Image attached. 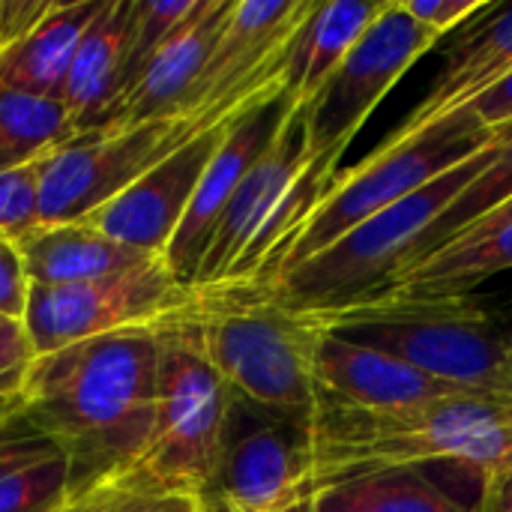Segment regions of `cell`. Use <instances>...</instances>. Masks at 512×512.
<instances>
[{"mask_svg": "<svg viewBox=\"0 0 512 512\" xmlns=\"http://www.w3.org/2000/svg\"><path fill=\"white\" fill-rule=\"evenodd\" d=\"M156 381V327H129L36 357L12 402L69 459L81 498L105 480L141 471L156 429Z\"/></svg>", "mask_w": 512, "mask_h": 512, "instance_id": "6da1fadb", "label": "cell"}, {"mask_svg": "<svg viewBox=\"0 0 512 512\" xmlns=\"http://www.w3.org/2000/svg\"><path fill=\"white\" fill-rule=\"evenodd\" d=\"M303 444L306 498L351 477L429 465L483 477L512 462V402L456 396L390 411L321 405L303 426Z\"/></svg>", "mask_w": 512, "mask_h": 512, "instance_id": "7a4b0ae2", "label": "cell"}, {"mask_svg": "<svg viewBox=\"0 0 512 512\" xmlns=\"http://www.w3.org/2000/svg\"><path fill=\"white\" fill-rule=\"evenodd\" d=\"M342 162L318 159L303 138V114L288 105L273 141L225 207L201 258L195 291L264 288L288 246L339 177Z\"/></svg>", "mask_w": 512, "mask_h": 512, "instance_id": "3957f363", "label": "cell"}, {"mask_svg": "<svg viewBox=\"0 0 512 512\" xmlns=\"http://www.w3.org/2000/svg\"><path fill=\"white\" fill-rule=\"evenodd\" d=\"M306 315L321 330L387 351L459 393L512 402V348L492 321L486 297L399 300L378 294Z\"/></svg>", "mask_w": 512, "mask_h": 512, "instance_id": "277c9868", "label": "cell"}, {"mask_svg": "<svg viewBox=\"0 0 512 512\" xmlns=\"http://www.w3.org/2000/svg\"><path fill=\"white\" fill-rule=\"evenodd\" d=\"M189 318L234 399L264 417L306 426L318 408L315 345L321 327L252 291H198Z\"/></svg>", "mask_w": 512, "mask_h": 512, "instance_id": "5b68a950", "label": "cell"}, {"mask_svg": "<svg viewBox=\"0 0 512 512\" xmlns=\"http://www.w3.org/2000/svg\"><path fill=\"white\" fill-rule=\"evenodd\" d=\"M507 132L510 129H504L477 156L435 177L429 186L396 201L378 216L360 222L336 243L306 258L303 264L282 270L252 294L297 312H327L378 294L393 276H399L414 261L426 231L450 210V204L462 195V189L489 165V159L504 144Z\"/></svg>", "mask_w": 512, "mask_h": 512, "instance_id": "8992f818", "label": "cell"}, {"mask_svg": "<svg viewBox=\"0 0 512 512\" xmlns=\"http://www.w3.org/2000/svg\"><path fill=\"white\" fill-rule=\"evenodd\" d=\"M156 429L141 471L159 486L204 498L228 438L234 393L210 363L189 309L156 324Z\"/></svg>", "mask_w": 512, "mask_h": 512, "instance_id": "52a82bcc", "label": "cell"}, {"mask_svg": "<svg viewBox=\"0 0 512 512\" xmlns=\"http://www.w3.org/2000/svg\"><path fill=\"white\" fill-rule=\"evenodd\" d=\"M501 132L504 129L468 132V129H450L447 123H432L429 129L417 132L405 144H396V147L378 144V150L366 156L360 165L339 171L333 186L324 192L321 204L312 210V216L306 219V225L288 246L273 276H279L288 267L303 264L306 258L318 255L321 249L336 243L342 234H348L360 222L378 216L396 201L429 186L435 177L477 156Z\"/></svg>", "mask_w": 512, "mask_h": 512, "instance_id": "ba28073f", "label": "cell"}, {"mask_svg": "<svg viewBox=\"0 0 512 512\" xmlns=\"http://www.w3.org/2000/svg\"><path fill=\"white\" fill-rule=\"evenodd\" d=\"M444 36L414 21L402 0H387L372 27L324 81L318 96L300 108L303 138L312 156L342 162L354 135L405 78V72L435 51Z\"/></svg>", "mask_w": 512, "mask_h": 512, "instance_id": "9c48e42d", "label": "cell"}, {"mask_svg": "<svg viewBox=\"0 0 512 512\" xmlns=\"http://www.w3.org/2000/svg\"><path fill=\"white\" fill-rule=\"evenodd\" d=\"M195 300L198 291L180 285L165 258H156L78 285H30L24 327L36 357H45L93 336L156 327L192 309Z\"/></svg>", "mask_w": 512, "mask_h": 512, "instance_id": "30bf717a", "label": "cell"}, {"mask_svg": "<svg viewBox=\"0 0 512 512\" xmlns=\"http://www.w3.org/2000/svg\"><path fill=\"white\" fill-rule=\"evenodd\" d=\"M195 135L186 120H153L69 138L39 162V225L90 219Z\"/></svg>", "mask_w": 512, "mask_h": 512, "instance_id": "8fae6325", "label": "cell"}, {"mask_svg": "<svg viewBox=\"0 0 512 512\" xmlns=\"http://www.w3.org/2000/svg\"><path fill=\"white\" fill-rule=\"evenodd\" d=\"M252 417L243 426L231 414L216 477L201 498L204 512H294L306 501L303 426L258 411Z\"/></svg>", "mask_w": 512, "mask_h": 512, "instance_id": "7c38bea8", "label": "cell"}, {"mask_svg": "<svg viewBox=\"0 0 512 512\" xmlns=\"http://www.w3.org/2000/svg\"><path fill=\"white\" fill-rule=\"evenodd\" d=\"M225 129L228 123L195 135L84 222L123 246L165 258Z\"/></svg>", "mask_w": 512, "mask_h": 512, "instance_id": "4fadbf2b", "label": "cell"}, {"mask_svg": "<svg viewBox=\"0 0 512 512\" xmlns=\"http://www.w3.org/2000/svg\"><path fill=\"white\" fill-rule=\"evenodd\" d=\"M285 111H288V102L282 96V99L261 102L228 123L222 144L216 147V153L192 195V204L165 252V264L171 267V273L180 285L195 288L201 258L213 240V231H216L225 207L231 204V198H234L237 186L243 183V177L249 174V168L261 159V153L273 141Z\"/></svg>", "mask_w": 512, "mask_h": 512, "instance_id": "5bb4252c", "label": "cell"}, {"mask_svg": "<svg viewBox=\"0 0 512 512\" xmlns=\"http://www.w3.org/2000/svg\"><path fill=\"white\" fill-rule=\"evenodd\" d=\"M315 387L321 405L354 411L414 408L426 402L468 396L447 384H438L435 378L423 375L420 369L387 351L327 330L315 345Z\"/></svg>", "mask_w": 512, "mask_h": 512, "instance_id": "9a60e30c", "label": "cell"}, {"mask_svg": "<svg viewBox=\"0 0 512 512\" xmlns=\"http://www.w3.org/2000/svg\"><path fill=\"white\" fill-rule=\"evenodd\" d=\"M512 75V3H492L444 45V66L423 102L384 138V147L411 141L435 120L474 102Z\"/></svg>", "mask_w": 512, "mask_h": 512, "instance_id": "2e32d148", "label": "cell"}, {"mask_svg": "<svg viewBox=\"0 0 512 512\" xmlns=\"http://www.w3.org/2000/svg\"><path fill=\"white\" fill-rule=\"evenodd\" d=\"M231 3L234 0H204V6L153 54L105 132L183 117L186 99L219 39Z\"/></svg>", "mask_w": 512, "mask_h": 512, "instance_id": "e0dca14e", "label": "cell"}, {"mask_svg": "<svg viewBox=\"0 0 512 512\" xmlns=\"http://www.w3.org/2000/svg\"><path fill=\"white\" fill-rule=\"evenodd\" d=\"M138 0H105L69 66L60 102L75 132H105L120 102V78Z\"/></svg>", "mask_w": 512, "mask_h": 512, "instance_id": "ac0fdd59", "label": "cell"}, {"mask_svg": "<svg viewBox=\"0 0 512 512\" xmlns=\"http://www.w3.org/2000/svg\"><path fill=\"white\" fill-rule=\"evenodd\" d=\"M15 243L30 285H78L156 261V255L123 246L87 222L36 225L15 237Z\"/></svg>", "mask_w": 512, "mask_h": 512, "instance_id": "d6986e66", "label": "cell"}, {"mask_svg": "<svg viewBox=\"0 0 512 512\" xmlns=\"http://www.w3.org/2000/svg\"><path fill=\"white\" fill-rule=\"evenodd\" d=\"M387 0L378 3H354L333 0L315 3L306 21L297 27L288 54H285V102L294 108H306L324 81L336 72V66L348 57V51L360 42V36L381 15Z\"/></svg>", "mask_w": 512, "mask_h": 512, "instance_id": "ffe728a7", "label": "cell"}, {"mask_svg": "<svg viewBox=\"0 0 512 512\" xmlns=\"http://www.w3.org/2000/svg\"><path fill=\"white\" fill-rule=\"evenodd\" d=\"M501 273H512V225L483 237H456L438 246L435 252L393 276L378 294L399 300L471 297L474 288Z\"/></svg>", "mask_w": 512, "mask_h": 512, "instance_id": "44dd1931", "label": "cell"}, {"mask_svg": "<svg viewBox=\"0 0 512 512\" xmlns=\"http://www.w3.org/2000/svg\"><path fill=\"white\" fill-rule=\"evenodd\" d=\"M102 3L105 0L54 3L24 39L0 51V84L30 96L60 99L78 45Z\"/></svg>", "mask_w": 512, "mask_h": 512, "instance_id": "7402d4cb", "label": "cell"}, {"mask_svg": "<svg viewBox=\"0 0 512 512\" xmlns=\"http://www.w3.org/2000/svg\"><path fill=\"white\" fill-rule=\"evenodd\" d=\"M294 512H474L423 468L381 471L330 483Z\"/></svg>", "mask_w": 512, "mask_h": 512, "instance_id": "603a6c76", "label": "cell"}, {"mask_svg": "<svg viewBox=\"0 0 512 512\" xmlns=\"http://www.w3.org/2000/svg\"><path fill=\"white\" fill-rule=\"evenodd\" d=\"M75 135V123L60 99L0 84V174L42 162Z\"/></svg>", "mask_w": 512, "mask_h": 512, "instance_id": "cb8c5ba5", "label": "cell"}, {"mask_svg": "<svg viewBox=\"0 0 512 512\" xmlns=\"http://www.w3.org/2000/svg\"><path fill=\"white\" fill-rule=\"evenodd\" d=\"M75 501L69 459L60 450L0 468V512H66Z\"/></svg>", "mask_w": 512, "mask_h": 512, "instance_id": "d4e9b609", "label": "cell"}, {"mask_svg": "<svg viewBox=\"0 0 512 512\" xmlns=\"http://www.w3.org/2000/svg\"><path fill=\"white\" fill-rule=\"evenodd\" d=\"M507 138L498 147V153L489 159V165L462 189V195L450 204V210L426 231V237L417 246L414 261L426 258L429 252H435L438 246L450 243L456 234H462L474 219H480L483 213H489L492 207H498L501 201H507L512 195V126H507ZM411 261V264H414ZM408 264V267H411Z\"/></svg>", "mask_w": 512, "mask_h": 512, "instance_id": "484cf974", "label": "cell"}, {"mask_svg": "<svg viewBox=\"0 0 512 512\" xmlns=\"http://www.w3.org/2000/svg\"><path fill=\"white\" fill-rule=\"evenodd\" d=\"M204 6V0H138L135 3V18L129 30V45H126V60H123V78H120V102L129 96L153 54ZM117 114V111H114ZM114 120V117H111Z\"/></svg>", "mask_w": 512, "mask_h": 512, "instance_id": "4316f807", "label": "cell"}, {"mask_svg": "<svg viewBox=\"0 0 512 512\" xmlns=\"http://www.w3.org/2000/svg\"><path fill=\"white\" fill-rule=\"evenodd\" d=\"M66 512H204V501L165 489L144 471H129L105 480Z\"/></svg>", "mask_w": 512, "mask_h": 512, "instance_id": "83f0119b", "label": "cell"}, {"mask_svg": "<svg viewBox=\"0 0 512 512\" xmlns=\"http://www.w3.org/2000/svg\"><path fill=\"white\" fill-rule=\"evenodd\" d=\"M39 225V162L0 174V237H21Z\"/></svg>", "mask_w": 512, "mask_h": 512, "instance_id": "f1b7e54d", "label": "cell"}, {"mask_svg": "<svg viewBox=\"0 0 512 512\" xmlns=\"http://www.w3.org/2000/svg\"><path fill=\"white\" fill-rule=\"evenodd\" d=\"M435 123H447L450 129H468V132L512 126V75L504 78L498 87L486 90L483 96H477L474 102L456 108L453 114H447V117H441Z\"/></svg>", "mask_w": 512, "mask_h": 512, "instance_id": "f546056e", "label": "cell"}, {"mask_svg": "<svg viewBox=\"0 0 512 512\" xmlns=\"http://www.w3.org/2000/svg\"><path fill=\"white\" fill-rule=\"evenodd\" d=\"M36 360L24 321L0 315V402L15 399Z\"/></svg>", "mask_w": 512, "mask_h": 512, "instance_id": "4dcf8cb0", "label": "cell"}, {"mask_svg": "<svg viewBox=\"0 0 512 512\" xmlns=\"http://www.w3.org/2000/svg\"><path fill=\"white\" fill-rule=\"evenodd\" d=\"M495 0H402L405 12L435 30L438 36H447L450 30H462L477 15H483Z\"/></svg>", "mask_w": 512, "mask_h": 512, "instance_id": "1f68e13d", "label": "cell"}, {"mask_svg": "<svg viewBox=\"0 0 512 512\" xmlns=\"http://www.w3.org/2000/svg\"><path fill=\"white\" fill-rule=\"evenodd\" d=\"M30 303V276L12 237H0V315L24 321Z\"/></svg>", "mask_w": 512, "mask_h": 512, "instance_id": "d6a6232c", "label": "cell"}, {"mask_svg": "<svg viewBox=\"0 0 512 512\" xmlns=\"http://www.w3.org/2000/svg\"><path fill=\"white\" fill-rule=\"evenodd\" d=\"M57 450L42 435H36L15 411V402H0V468Z\"/></svg>", "mask_w": 512, "mask_h": 512, "instance_id": "836d02e7", "label": "cell"}, {"mask_svg": "<svg viewBox=\"0 0 512 512\" xmlns=\"http://www.w3.org/2000/svg\"><path fill=\"white\" fill-rule=\"evenodd\" d=\"M51 9V0H0V51L24 39Z\"/></svg>", "mask_w": 512, "mask_h": 512, "instance_id": "e575fe53", "label": "cell"}, {"mask_svg": "<svg viewBox=\"0 0 512 512\" xmlns=\"http://www.w3.org/2000/svg\"><path fill=\"white\" fill-rule=\"evenodd\" d=\"M474 512H512V462L480 477V498Z\"/></svg>", "mask_w": 512, "mask_h": 512, "instance_id": "d590c367", "label": "cell"}, {"mask_svg": "<svg viewBox=\"0 0 512 512\" xmlns=\"http://www.w3.org/2000/svg\"><path fill=\"white\" fill-rule=\"evenodd\" d=\"M512 225V195L507 201H501L498 207H492L489 213H483L480 219H474L462 234L456 237H483V234H492V231H501V228H510ZM453 237V240H456Z\"/></svg>", "mask_w": 512, "mask_h": 512, "instance_id": "8d00e7d4", "label": "cell"}, {"mask_svg": "<svg viewBox=\"0 0 512 512\" xmlns=\"http://www.w3.org/2000/svg\"><path fill=\"white\" fill-rule=\"evenodd\" d=\"M486 309H489L492 321L498 324V330L504 333L507 345L512 348V288L501 291V294L486 297Z\"/></svg>", "mask_w": 512, "mask_h": 512, "instance_id": "74e56055", "label": "cell"}]
</instances>
